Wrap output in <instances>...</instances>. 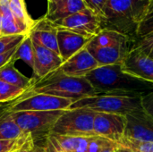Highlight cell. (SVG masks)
I'll list each match as a JSON object with an SVG mask.
<instances>
[{"label":"cell","mask_w":153,"mask_h":152,"mask_svg":"<svg viewBox=\"0 0 153 152\" xmlns=\"http://www.w3.org/2000/svg\"><path fill=\"white\" fill-rule=\"evenodd\" d=\"M85 78L93 87L96 95L143 97L153 91V83L125 73L122 64L99 66Z\"/></svg>","instance_id":"cell-1"},{"label":"cell","mask_w":153,"mask_h":152,"mask_svg":"<svg viewBox=\"0 0 153 152\" xmlns=\"http://www.w3.org/2000/svg\"><path fill=\"white\" fill-rule=\"evenodd\" d=\"M151 0H108L101 16L102 29L114 30L130 36L149 11Z\"/></svg>","instance_id":"cell-2"},{"label":"cell","mask_w":153,"mask_h":152,"mask_svg":"<svg viewBox=\"0 0 153 152\" xmlns=\"http://www.w3.org/2000/svg\"><path fill=\"white\" fill-rule=\"evenodd\" d=\"M48 94L72 99L76 102L87 97L96 95V92L85 77H71L59 69L43 79L35 80L34 84L23 95Z\"/></svg>","instance_id":"cell-3"},{"label":"cell","mask_w":153,"mask_h":152,"mask_svg":"<svg viewBox=\"0 0 153 152\" xmlns=\"http://www.w3.org/2000/svg\"><path fill=\"white\" fill-rule=\"evenodd\" d=\"M142 97L130 98L112 95H95L74 102L70 108H89L95 112L127 116L143 110Z\"/></svg>","instance_id":"cell-4"},{"label":"cell","mask_w":153,"mask_h":152,"mask_svg":"<svg viewBox=\"0 0 153 152\" xmlns=\"http://www.w3.org/2000/svg\"><path fill=\"white\" fill-rule=\"evenodd\" d=\"M95 111L89 108H69L60 116L51 133L72 137H93Z\"/></svg>","instance_id":"cell-5"},{"label":"cell","mask_w":153,"mask_h":152,"mask_svg":"<svg viewBox=\"0 0 153 152\" xmlns=\"http://www.w3.org/2000/svg\"><path fill=\"white\" fill-rule=\"evenodd\" d=\"M65 110L56 111H19L11 113V116L20 129L30 135L34 142L40 138H47Z\"/></svg>","instance_id":"cell-6"},{"label":"cell","mask_w":153,"mask_h":152,"mask_svg":"<svg viewBox=\"0 0 153 152\" xmlns=\"http://www.w3.org/2000/svg\"><path fill=\"white\" fill-rule=\"evenodd\" d=\"M74 102L72 99L48 94L22 95L8 104L9 113L19 111H56L67 110Z\"/></svg>","instance_id":"cell-7"},{"label":"cell","mask_w":153,"mask_h":152,"mask_svg":"<svg viewBox=\"0 0 153 152\" xmlns=\"http://www.w3.org/2000/svg\"><path fill=\"white\" fill-rule=\"evenodd\" d=\"M54 23L59 28L67 29L91 39L102 30L100 16L90 7H86L78 13L56 21Z\"/></svg>","instance_id":"cell-8"},{"label":"cell","mask_w":153,"mask_h":152,"mask_svg":"<svg viewBox=\"0 0 153 152\" xmlns=\"http://www.w3.org/2000/svg\"><path fill=\"white\" fill-rule=\"evenodd\" d=\"M93 125L97 136L103 137L118 144L125 134L126 116L97 112Z\"/></svg>","instance_id":"cell-9"},{"label":"cell","mask_w":153,"mask_h":152,"mask_svg":"<svg viewBox=\"0 0 153 152\" xmlns=\"http://www.w3.org/2000/svg\"><path fill=\"white\" fill-rule=\"evenodd\" d=\"M122 70L134 77L153 83V59L134 46L122 63Z\"/></svg>","instance_id":"cell-10"},{"label":"cell","mask_w":153,"mask_h":152,"mask_svg":"<svg viewBox=\"0 0 153 152\" xmlns=\"http://www.w3.org/2000/svg\"><path fill=\"white\" fill-rule=\"evenodd\" d=\"M124 137L136 141L153 142V117L143 109L129 114Z\"/></svg>","instance_id":"cell-11"},{"label":"cell","mask_w":153,"mask_h":152,"mask_svg":"<svg viewBox=\"0 0 153 152\" xmlns=\"http://www.w3.org/2000/svg\"><path fill=\"white\" fill-rule=\"evenodd\" d=\"M32 44L35 53L33 70V73L36 76L35 80L43 79L60 68L64 63L60 55L37 44L34 41H32Z\"/></svg>","instance_id":"cell-12"},{"label":"cell","mask_w":153,"mask_h":152,"mask_svg":"<svg viewBox=\"0 0 153 152\" xmlns=\"http://www.w3.org/2000/svg\"><path fill=\"white\" fill-rule=\"evenodd\" d=\"M97 67H99L97 61L84 47L64 62L58 69L67 76L85 77Z\"/></svg>","instance_id":"cell-13"},{"label":"cell","mask_w":153,"mask_h":152,"mask_svg":"<svg viewBox=\"0 0 153 152\" xmlns=\"http://www.w3.org/2000/svg\"><path fill=\"white\" fill-rule=\"evenodd\" d=\"M57 30V26L44 16L36 21L29 33V36L32 41L59 55Z\"/></svg>","instance_id":"cell-14"},{"label":"cell","mask_w":153,"mask_h":152,"mask_svg":"<svg viewBox=\"0 0 153 152\" xmlns=\"http://www.w3.org/2000/svg\"><path fill=\"white\" fill-rule=\"evenodd\" d=\"M57 44L59 55L64 62L67 61L80 50L84 48L91 38L83 36L67 29L57 27Z\"/></svg>","instance_id":"cell-15"},{"label":"cell","mask_w":153,"mask_h":152,"mask_svg":"<svg viewBox=\"0 0 153 152\" xmlns=\"http://www.w3.org/2000/svg\"><path fill=\"white\" fill-rule=\"evenodd\" d=\"M85 48L94 57L99 66L122 64L128 52L131 50V48H129V46L96 47L89 43L87 44Z\"/></svg>","instance_id":"cell-16"},{"label":"cell","mask_w":153,"mask_h":152,"mask_svg":"<svg viewBox=\"0 0 153 152\" xmlns=\"http://www.w3.org/2000/svg\"><path fill=\"white\" fill-rule=\"evenodd\" d=\"M0 10L3 14L1 36L28 35L30 33V30L13 17L10 10L9 0H0Z\"/></svg>","instance_id":"cell-17"},{"label":"cell","mask_w":153,"mask_h":152,"mask_svg":"<svg viewBox=\"0 0 153 152\" xmlns=\"http://www.w3.org/2000/svg\"><path fill=\"white\" fill-rule=\"evenodd\" d=\"M6 106H0V141L18 140L27 135L20 129L11 116Z\"/></svg>","instance_id":"cell-18"},{"label":"cell","mask_w":153,"mask_h":152,"mask_svg":"<svg viewBox=\"0 0 153 152\" xmlns=\"http://www.w3.org/2000/svg\"><path fill=\"white\" fill-rule=\"evenodd\" d=\"M0 81L22 88L26 91L31 88L35 82L34 78L30 79L26 77L14 67V61L13 59L0 69Z\"/></svg>","instance_id":"cell-19"},{"label":"cell","mask_w":153,"mask_h":152,"mask_svg":"<svg viewBox=\"0 0 153 152\" xmlns=\"http://www.w3.org/2000/svg\"><path fill=\"white\" fill-rule=\"evenodd\" d=\"M86 7L88 6L84 0H66L61 7L50 14H45V17L52 22H55L56 21L69 17Z\"/></svg>","instance_id":"cell-20"},{"label":"cell","mask_w":153,"mask_h":152,"mask_svg":"<svg viewBox=\"0 0 153 152\" xmlns=\"http://www.w3.org/2000/svg\"><path fill=\"white\" fill-rule=\"evenodd\" d=\"M13 60L23 61L27 65H29L32 71L34 70V62H35V53L33 48V44L30 37L28 35L24 40L16 47L15 53L13 56Z\"/></svg>","instance_id":"cell-21"},{"label":"cell","mask_w":153,"mask_h":152,"mask_svg":"<svg viewBox=\"0 0 153 152\" xmlns=\"http://www.w3.org/2000/svg\"><path fill=\"white\" fill-rule=\"evenodd\" d=\"M9 5L13 17L25 25L30 31L36 21H34L28 13L24 0H9Z\"/></svg>","instance_id":"cell-22"},{"label":"cell","mask_w":153,"mask_h":152,"mask_svg":"<svg viewBox=\"0 0 153 152\" xmlns=\"http://www.w3.org/2000/svg\"><path fill=\"white\" fill-rule=\"evenodd\" d=\"M26 92L25 90L0 81V104L13 102Z\"/></svg>","instance_id":"cell-23"},{"label":"cell","mask_w":153,"mask_h":152,"mask_svg":"<svg viewBox=\"0 0 153 152\" xmlns=\"http://www.w3.org/2000/svg\"><path fill=\"white\" fill-rule=\"evenodd\" d=\"M118 145L127 148L133 152H153V142H141L123 137Z\"/></svg>","instance_id":"cell-24"},{"label":"cell","mask_w":153,"mask_h":152,"mask_svg":"<svg viewBox=\"0 0 153 152\" xmlns=\"http://www.w3.org/2000/svg\"><path fill=\"white\" fill-rule=\"evenodd\" d=\"M153 33V0H151L149 11L146 13L145 17L142 21V22L139 24L136 36L140 38L146 37L148 35H151Z\"/></svg>","instance_id":"cell-25"},{"label":"cell","mask_w":153,"mask_h":152,"mask_svg":"<svg viewBox=\"0 0 153 152\" xmlns=\"http://www.w3.org/2000/svg\"><path fill=\"white\" fill-rule=\"evenodd\" d=\"M28 35L0 36V55H3L18 47Z\"/></svg>","instance_id":"cell-26"},{"label":"cell","mask_w":153,"mask_h":152,"mask_svg":"<svg viewBox=\"0 0 153 152\" xmlns=\"http://www.w3.org/2000/svg\"><path fill=\"white\" fill-rule=\"evenodd\" d=\"M117 145H118L117 143L113 142H111L108 139H105L103 137L94 136L91 138V140L89 143L87 152H103L108 148L117 146Z\"/></svg>","instance_id":"cell-27"},{"label":"cell","mask_w":153,"mask_h":152,"mask_svg":"<svg viewBox=\"0 0 153 152\" xmlns=\"http://www.w3.org/2000/svg\"><path fill=\"white\" fill-rule=\"evenodd\" d=\"M29 135L18 140H5L0 141V152H13L19 149L25 142Z\"/></svg>","instance_id":"cell-28"},{"label":"cell","mask_w":153,"mask_h":152,"mask_svg":"<svg viewBox=\"0 0 153 152\" xmlns=\"http://www.w3.org/2000/svg\"><path fill=\"white\" fill-rule=\"evenodd\" d=\"M136 47L153 59V34L140 38Z\"/></svg>","instance_id":"cell-29"},{"label":"cell","mask_w":153,"mask_h":152,"mask_svg":"<svg viewBox=\"0 0 153 152\" xmlns=\"http://www.w3.org/2000/svg\"><path fill=\"white\" fill-rule=\"evenodd\" d=\"M143 109L151 116L153 117V91L142 97Z\"/></svg>","instance_id":"cell-30"},{"label":"cell","mask_w":153,"mask_h":152,"mask_svg":"<svg viewBox=\"0 0 153 152\" xmlns=\"http://www.w3.org/2000/svg\"><path fill=\"white\" fill-rule=\"evenodd\" d=\"M107 2H108V0H89L88 7H90L91 10H93L101 18L103 10L106 6Z\"/></svg>","instance_id":"cell-31"},{"label":"cell","mask_w":153,"mask_h":152,"mask_svg":"<svg viewBox=\"0 0 153 152\" xmlns=\"http://www.w3.org/2000/svg\"><path fill=\"white\" fill-rule=\"evenodd\" d=\"M34 143H35V142L32 139V137L30 135H29L27 137V139L25 140L24 143L19 149H17L13 152H31V150L34 146Z\"/></svg>","instance_id":"cell-32"},{"label":"cell","mask_w":153,"mask_h":152,"mask_svg":"<svg viewBox=\"0 0 153 152\" xmlns=\"http://www.w3.org/2000/svg\"><path fill=\"white\" fill-rule=\"evenodd\" d=\"M66 0H48V11L46 14H50L61 7Z\"/></svg>","instance_id":"cell-33"},{"label":"cell","mask_w":153,"mask_h":152,"mask_svg":"<svg viewBox=\"0 0 153 152\" xmlns=\"http://www.w3.org/2000/svg\"><path fill=\"white\" fill-rule=\"evenodd\" d=\"M16 47L3 54V55H0V69L2 67H4L5 65H7L12 59H13V56L15 53V50H16Z\"/></svg>","instance_id":"cell-34"},{"label":"cell","mask_w":153,"mask_h":152,"mask_svg":"<svg viewBox=\"0 0 153 152\" xmlns=\"http://www.w3.org/2000/svg\"><path fill=\"white\" fill-rule=\"evenodd\" d=\"M31 152H47L46 149L44 146H41V145H38L36 144V142L34 143V146L31 150Z\"/></svg>","instance_id":"cell-35"},{"label":"cell","mask_w":153,"mask_h":152,"mask_svg":"<svg viewBox=\"0 0 153 152\" xmlns=\"http://www.w3.org/2000/svg\"><path fill=\"white\" fill-rule=\"evenodd\" d=\"M119 145L117 146H114V147H110V148H108L106 149L103 152H117V148H118Z\"/></svg>","instance_id":"cell-36"},{"label":"cell","mask_w":153,"mask_h":152,"mask_svg":"<svg viewBox=\"0 0 153 152\" xmlns=\"http://www.w3.org/2000/svg\"><path fill=\"white\" fill-rule=\"evenodd\" d=\"M117 152H133V151H130V150H129V149H127V148L118 146V148H117Z\"/></svg>","instance_id":"cell-37"},{"label":"cell","mask_w":153,"mask_h":152,"mask_svg":"<svg viewBox=\"0 0 153 152\" xmlns=\"http://www.w3.org/2000/svg\"><path fill=\"white\" fill-rule=\"evenodd\" d=\"M2 23H3V14L0 10V36H1V32H2Z\"/></svg>","instance_id":"cell-38"},{"label":"cell","mask_w":153,"mask_h":152,"mask_svg":"<svg viewBox=\"0 0 153 152\" xmlns=\"http://www.w3.org/2000/svg\"><path fill=\"white\" fill-rule=\"evenodd\" d=\"M84 1H85L86 4H87V6H88V3H89V0H84Z\"/></svg>","instance_id":"cell-39"},{"label":"cell","mask_w":153,"mask_h":152,"mask_svg":"<svg viewBox=\"0 0 153 152\" xmlns=\"http://www.w3.org/2000/svg\"><path fill=\"white\" fill-rule=\"evenodd\" d=\"M0 105H3V104H0Z\"/></svg>","instance_id":"cell-40"},{"label":"cell","mask_w":153,"mask_h":152,"mask_svg":"<svg viewBox=\"0 0 153 152\" xmlns=\"http://www.w3.org/2000/svg\"><path fill=\"white\" fill-rule=\"evenodd\" d=\"M0 106H2V105H0Z\"/></svg>","instance_id":"cell-41"},{"label":"cell","mask_w":153,"mask_h":152,"mask_svg":"<svg viewBox=\"0 0 153 152\" xmlns=\"http://www.w3.org/2000/svg\"><path fill=\"white\" fill-rule=\"evenodd\" d=\"M152 34H153V33H152Z\"/></svg>","instance_id":"cell-42"}]
</instances>
